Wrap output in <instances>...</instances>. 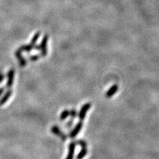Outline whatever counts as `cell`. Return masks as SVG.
<instances>
[{
  "label": "cell",
  "mask_w": 159,
  "mask_h": 159,
  "mask_svg": "<svg viewBox=\"0 0 159 159\" xmlns=\"http://www.w3.org/2000/svg\"><path fill=\"white\" fill-rule=\"evenodd\" d=\"M49 36L48 35H45L43 38L41 43L40 44L39 46H35L34 49L37 50H41V56L42 57H45L47 55V43H48Z\"/></svg>",
  "instance_id": "obj_1"
},
{
  "label": "cell",
  "mask_w": 159,
  "mask_h": 159,
  "mask_svg": "<svg viewBox=\"0 0 159 159\" xmlns=\"http://www.w3.org/2000/svg\"><path fill=\"white\" fill-rule=\"evenodd\" d=\"M14 75L15 71L13 69H10L7 72V84H6V87L7 88L10 89V88L13 86V80H14Z\"/></svg>",
  "instance_id": "obj_2"
},
{
  "label": "cell",
  "mask_w": 159,
  "mask_h": 159,
  "mask_svg": "<svg viewBox=\"0 0 159 159\" xmlns=\"http://www.w3.org/2000/svg\"><path fill=\"white\" fill-rule=\"evenodd\" d=\"M91 103H86L83 105L81 108V110H80V113H79V118L80 119V121H83L85 119V117L86 115V112L88 111L91 108Z\"/></svg>",
  "instance_id": "obj_3"
},
{
  "label": "cell",
  "mask_w": 159,
  "mask_h": 159,
  "mask_svg": "<svg viewBox=\"0 0 159 159\" xmlns=\"http://www.w3.org/2000/svg\"><path fill=\"white\" fill-rule=\"evenodd\" d=\"M15 56L16 57V58L18 59V60H19V64H20L21 66H25L27 64V60L26 59H25L24 57H23L22 56V51L19 50H17L16 51V53H15Z\"/></svg>",
  "instance_id": "obj_4"
},
{
  "label": "cell",
  "mask_w": 159,
  "mask_h": 159,
  "mask_svg": "<svg viewBox=\"0 0 159 159\" xmlns=\"http://www.w3.org/2000/svg\"><path fill=\"white\" fill-rule=\"evenodd\" d=\"M82 127H83V122H82L81 121H80L77 124V125L75 126V128H74L73 130L71 131V133H69V137L72 138V139H73V138H75V136H76L77 135H78V133H80Z\"/></svg>",
  "instance_id": "obj_5"
},
{
  "label": "cell",
  "mask_w": 159,
  "mask_h": 159,
  "mask_svg": "<svg viewBox=\"0 0 159 159\" xmlns=\"http://www.w3.org/2000/svg\"><path fill=\"white\" fill-rule=\"evenodd\" d=\"M51 130L53 133H55V134L56 135V136H59V137L61 138V139L63 141L66 140V139H67V137H66V135H65L64 133H62L61 130H60V128H59L58 126H56V125L53 126V127H52Z\"/></svg>",
  "instance_id": "obj_6"
},
{
  "label": "cell",
  "mask_w": 159,
  "mask_h": 159,
  "mask_svg": "<svg viewBox=\"0 0 159 159\" xmlns=\"http://www.w3.org/2000/svg\"><path fill=\"white\" fill-rule=\"evenodd\" d=\"M12 94H13V91L10 90V89H8V90L6 91V93L4 94V96H2V98L0 99V107L2 106L4 104H5L6 102H7V100H8L9 98L10 97V96L12 95Z\"/></svg>",
  "instance_id": "obj_7"
},
{
  "label": "cell",
  "mask_w": 159,
  "mask_h": 159,
  "mask_svg": "<svg viewBox=\"0 0 159 159\" xmlns=\"http://www.w3.org/2000/svg\"><path fill=\"white\" fill-rule=\"evenodd\" d=\"M118 86L117 85H114V86H111V88H109V90L108 91L106 92V94H105V96L108 98L111 97V96H114V94H115L116 92L118 91Z\"/></svg>",
  "instance_id": "obj_8"
},
{
  "label": "cell",
  "mask_w": 159,
  "mask_h": 159,
  "mask_svg": "<svg viewBox=\"0 0 159 159\" xmlns=\"http://www.w3.org/2000/svg\"><path fill=\"white\" fill-rule=\"evenodd\" d=\"M75 145H76V143H75V142H72V143L69 145V153H68L66 159H73L74 153H75Z\"/></svg>",
  "instance_id": "obj_9"
},
{
  "label": "cell",
  "mask_w": 159,
  "mask_h": 159,
  "mask_svg": "<svg viewBox=\"0 0 159 159\" xmlns=\"http://www.w3.org/2000/svg\"><path fill=\"white\" fill-rule=\"evenodd\" d=\"M40 34H41V32H38L33 35V37H32V41H31V43L29 44V47H30L31 48L34 49V47H35V44H36L37 41H38V38H39Z\"/></svg>",
  "instance_id": "obj_10"
},
{
  "label": "cell",
  "mask_w": 159,
  "mask_h": 159,
  "mask_svg": "<svg viewBox=\"0 0 159 159\" xmlns=\"http://www.w3.org/2000/svg\"><path fill=\"white\" fill-rule=\"evenodd\" d=\"M87 147L86 148H82L81 150H80V153L78 154V156H77V159H83L87 154Z\"/></svg>",
  "instance_id": "obj_11"
},
{
  "label": "cell",
  "mask_w": 159,
  "mask_h": 159,
  "mask_svg": "<svg viewBox=\"0 0 159 159\" xmlns=\"http://www.w3.org/2000/svg\"><path fill=\"white\" fill-rule=\"evenodd\" d=\"M69 116V111H68V110H64V111L61 113V114H60V120H62V121H63V120H65Z\"/></svg>",
  "instance_id": "obj_12"
},
{
  "label": "cell",
  "mask_w": 159,
  "mask_h": 159,
  "mask_svg": "<svg viewBox=\"0 0 159 159\" xmlns=\"http://www.w3.org/2000/svg\"><path fill=\"white\" fill-rule=\"evenodd\" d=\"M75 143L80 145L81 148H86V147H87V144H86V142H85V141L79 140V141H78L77 142H75Z\"/></svg>",
  "instance_id": "obj_13"
},
{
  "label": "cell",
  "mask_w": 159,
  "mask_h": 159,
  "mask_svg": "<svg viewBox=\"0 0 159 159\" xmlns=\"http://www.w3.org/2000/svg\"><path fill=\"white\" fill-rule=\"evenodd\" d=\"M39 55H32L29 57V60L30 61H36V60H38V59H39L40 58Z\"/></svg>",
  "instance_id": "obj_14"
},
{
  "label": "cell",
  "mask_w": 159,
  "mask_h": 159,
  "mask_svg": "<svg viewBox=\"0 0 159 159\" xmlns=\"http://www.w3.org/2000/svg\"><path fill=\"white\" fill-rule=\"evenodd\" d=\"M69 115L71 116L72 119H75L77 117V111L75 110H72L71 111H69Z\"/></svg>",
  "instance_id": "obj_15"
},
{
  "label": "cell",
  "mask_w": 159,
  "mask_h": 159,
  "mask_svg": "<svg viewBox=\"0 0 159 159\" xmlns=\"http://www.w3.org/2000/svg\"><path fill=\"white\" fill-rule=\"evenodd\" d=\"M4 75H3L2 72H1V71H0V83H1V82L3 81V80H4Z\"/></svg>",
  "instance_id": "obj_16"
},
{
  "label": "cell",
  "mask_w": 159,
  "mask_h": 159,
  "mask_svg": "<svg viewBox=\"0 0 159 159\" xmlns=\"http://www.w3.org/2000/svg\"><path fill=\"white\" fill-rule=\"evenodd\" d=\"M72 124H73V120H71V121L68 122L67 124H66V126H67L68 127H70L72 126Z\"/></svg>",
  "instance_id": "obj_17"
},
{
  "label": "cell",
  "mask_w": 159,
  "mask_h": 159,
  "mask_svg": "<svg viewBox=\"0 0 159 159\" xmlns=\"http://www.w3.org/2000/svg\"><path fill=\"white\" fill-rule=\"evenodd\" d=\"M3 92H4V88H0V96L2 94Z\"/></svg>",
  "instance_id": "obj_18"
}]
</instances>
